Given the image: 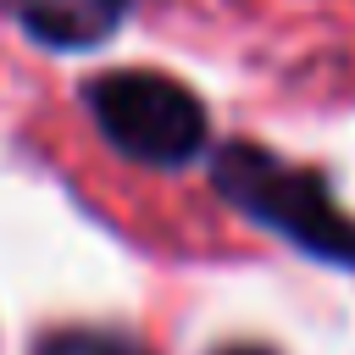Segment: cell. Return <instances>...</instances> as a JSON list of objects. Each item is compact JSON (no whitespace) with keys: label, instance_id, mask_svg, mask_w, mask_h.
<instances>
[{"label":"cell","instance_id":"6da1fadb","mask_svg":"<svg viewBox=\"0 0 355 355\" xmlns=\"http://www.w3.org/2000/svg\"><path fill=\"white\" fill-rule=\"evenodd\" d=\"M211 183L261 227L283 233L316 261L355 266V222L333 205V194L316 183V172L277 161L261 144H227L211 166Z\"/></svg>","mask_w":355,"mask_h":355},{"label":"cell","instance_id":"5b68a950","mask_svg":"<svg viewBox=\"0 0 355 355\" xmlns=\"http://www.w3.org/2000/svg\"><path fill=\"white\" fill-rule=\"evenodd\" d=\"M222 355H272V349H255V344H239V349H222Z\"/></svg>","mask_w":355,"mask_h":355},{"label":"cell","instance_id":"277c9868","mask_svg":"<svg viewBox=\"0 0 355 355\" xmlns=\"http://www.w3.org/2000/svg\"><path fill=\"white\" fill-rule=\"evenodd\" d=\"M39 355H133V344H122L111 333H55L39 344Z\"/></svg>","mask_w":355,"mask_h":355},{"label":"cell","instance_id":"7a4b0ae2","mask_svg":"<svg viewBox=\"0 0 355 355\" xmlns=\"http://www.w3.org/2000/svg\"><path fill=\"white\" fill-rule=\"evenodd\" d=\"M89 111L144 166H189L205 150V105L166 72H105L89 83Z\"/></svg>","mask_w":355,"mask_h":355},{"label":"cell","instance_id":"3957f363","mask_svg":"<svg viewBox=\"0 0 355 355\" xmlns=\"http://www.w3.org/2000/svg\"><path fill=\"white\" fill-rule=\"evenodd\" d=\"M11 6H17L22 28L55 50L100 44L128 11V0H11Z\"/></svg>","mask_w":355,"mask_h":355}]
</instances>
